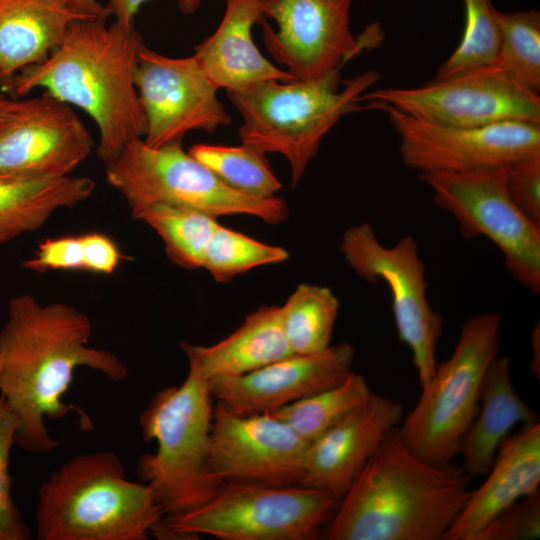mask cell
<instances>
[{"label":"cell","mask_w":540,"mask_h":540,"mask_svg":"<svg viewBox=\"0 0 540 540\" xmlns=\"http://www.w3.org/2000/svg\"><path fill=\"white\" fill-rule=\"evenodd\" d=\"M89 317L63 302L43 304L31 294L8 302L0 331V392L17 420L15 444L32 453H48L59 443L45 419H60L72 411L64 402L77 367H88L119 382L128 371L112 352L89 346Z\"/></svg>","instance_id":"obj_1"},{"label":"cell","mask_w":540,"mask_h":540,"mask_svg":"<svg viewBox=\"0 0 540 540\" xmlns=\"http://www.w3.org/2000/svg\"><path fill=\"white\" fill-rule=\"evenodd\" d=\"M141 34L117 21H73L60 45L44 61L13 78L8 92L22 98L37 88L84 111L99 133L97 157L103 162L133 140L143 138L146 122L135 84Z\"/></svg>","instance_id":"obj_2"},{"label":"cell","mask_w":540,"mask_h":540,"mask_svg":"<svg viewBox=\"0 0 540 540\" xmlns=\"http://www.w3.org/2000/svg\"><path fill=\"white\" fill-rule=\"evenodd\" d=\"M470 476L416 456L398 427L357 475L331 518L329 540H444L468 495Z\"/></svg>","instance_id":"obj_3"},{"label":"cell","mask_w":540,"mask_h":540,"mask_svg":"<svg viewBox=\"0 0 540 540\" xmlns=\"http://www.w3.org/2000/svg\"><path fill=\"white\" fill-rule=\"evenodd\" d=\"M164 515L151 487L126 478L110 451L79 454L50 473L36 504L38 540H147Z\"/></svg>","instance_id":"obj_4"},{"label":"cell","mask_w":540,"mask_h":540,"mask_svg":"<svg viewBox=\"0 0 540 540\" xmlns=\"http://www.w3.org/2000/svg\"><path fill=\"white\" fill-rule=\"evenodd\" d=\"M380 78L374 70L344 81L341 68L315 80H263L226 91L239 112L243 144L284 156L295 187L323 137L348 113L361 110L360 97Z\"/></svg>","instance_id":"obj_5"},{"label":"cell","mask_w":540,"mask_h":540,"mask_svg":"<svg viewBox=\"0 0 540 540\" xmlns=\"http://www.w3.org/2000/svg\"><path fill=\"white\" fill-rule=\"evenodd\" d=\"M213 408L208 381L189 364L185 380L158 391L139 416L143 438L157 449L139 458L136 474L165 517L199 508L226 484L208 466Z\"/></svg>","instance_id":"obj_6"},{"label":"cell","mask_w":540,"mask_h":540,"mask_svg":"<svg viewBox=\"0 0 540 540\" xmlns=\"http://www.w3.org/2000/svg\"><path fill=\"white\" fill-rule=\"evenodd\" d=\"M103 163L107 183L125 199L135 219L156 205L191 208L216 218L250 215L273 225L288 216L283 199L232 189L186 152L182 141L150 147L136 139Z\"/></svg>","instance_id":"obj_7"},{"label":"cell","mask_w":540,"mask_h":540,"mask_svg":"<svg viewBox=\"0 0 540 540\" xmlns=\"http://www.w3.org/2000/svg\"><path fill=\"white\" fill-rule=\"evenodd\" d=\"M501 319L497 313L468 318L451 354L436 367L421 396L398 426L405 445L419 458L446 465L475 417L485 374L497 357Z\"/></svg>","instance_id":"obj_8"},{"label":"cell","mask_w":540,"mask_h":540,"mask_svg":"<svg viewBox=\"0 0 540 540\" xmlns=\"http://www.w3.org/2000/svg\"><path fill=\"white\" fill-rule=\"evenodd\" d=\"M338 500L303 486L226 483L206 504L166 516L159 539L209 535L221 540H312L333 517Z\"/></svg>","instance_id":"obj_9"},{"label":"cell","mask_w":540,"mask_h":540,"mask_svg":"<svg viewBox=\"0 0 540 540\" xmlns=\"http://www.w3.org/2000/svg\"><path fill=\"white\" fill-rule=\"evenodd\" d=\"M509 166L468 172L419 173L433 203L456 221L464 239L483 236L501 251L504 266L520 285L540 292V224L527 217L506 189Z\"/></svg>","instance_id":"obj_10"},{"label":"cell","mask_w":540,"mask_h":540,"mask_svg":"<svg viewBox=\"0 0 540 540\" xmlns=\"http://www.w3.org/2000/svg\"><path fill=\"white\" fill-rule=\"evenodd\" d=\"M340 251L353 271L367 282L387 285L399 339L409 347L420 386L433 377L443 319L427 298L425 264L411 235L383 245L369 222L343 233Z\"/></svg>","instance_id":"obj_11"},{"label":"cell","mask_w":540,"mask_h":540,"mask_svg":"<svg viewBox=\"0 0 540 540\" xmlns=\"http://www.w3.org/2000/svg\"><path fill=\"white\" fill-rule=\"evenodd\" d=\"M353 0H262L258 25L272 59L296 80H315L382 42L379 23L350 30Z\"/></svg>","instance_id":"obj_12"},{"label":"cell","mask_w":540,"mask_h":540,"mask_svg":"<svg viewBox=\"0 0 540 540\" xmlns=\"http://www.w3.org/2000/svg\"><path fill=\"white\" fill-rule=\"evenodd\" d=\"M444 126L481 127L507 121L540 124L539 93L493 65L436 79L415 88H380L361 95Z\"/></svg>","instance_id":"obj_13"},{"label":"cell","mask_w":540,"mask_h":540,"mask_svg":"<svg viewBox=\"0 0 540 540\" xmlns=\"http://www.w3.org/2000/svg\"><path fill=\"white\" fill-rule=\"evenodd\" d=\"M399 137L403 163L419 173H468L500 167L540 154V124L507 121L481 127L430 123L383 104Z\"/></svg>","instance_id":"obj_14"},{"label":"cell","mask_w":540,"mask_h":540,"mask_svg":"<svg viewBox=\"0 0 540 540\" xmlns=\"http://www.w3.org/2000/svg\"><path fill=\"white\" fill-rule=\"evenodd\" d=\"M93 146L72 106L47 93L7 99L0 114V183L72 175Z\"/></svg>","instance_id":"obj_15"},{"label":"cell","mask_w":540,"mask_h":540,"mask_svg":"<svg viewBox=\"0 0 540 540\" xmlns=\"http://www.w3.org/2000/svg\"><path fill=\"white\" fill-rule=\"evenodd\" d=\"M135 84L146 122L142 140L150 147L182 141L194 130L214 133L232 122L219 88L193 55L170 57L143 44Z\"/></svg>","instance_id":"obj_16"},{"label":"cell","mask_w":540,"mask_h":540,"mask_svg":"<svg viewBox=\"0 0 540 540\" xmlns=\"http://www.w3.org/2000/svg\"><path fill=\"white\" fill-rule=\"evenodd\" d=\"M309 444L268 413L239 414L216 402L208 466L226 483L298 485Z\"/></svg>","instance_id":"obj_17"},{"label":"cell","mask_w":540,"mask_h":540,"mask_svg":"<svg viewBox=\"0 0 540 540\" xmlns=\"http://www.w3.org/2000/svg\"><path fill=\"white\" fill-rule=\"evenodd\" d=\"M354 353L342 342L314 354H292L243 375L210 379V392L235 413H270L341 382L352 372Z\"/></svg>","instance_id":"obj_18"},{"label":"cell","mask_w":540,"mask_h":540,"mask_svg":"<svg viewBox=\"0 0 540 540\" xmlns=\"http://www.w3.org/2000/svg\"><path fill=\"white\" fill-rule=\"evenodd\" d=\"M402 419L399 402L371 393L349 417L309 444L299 485L325 491L339 501Z\"/></svg>","instance_id":"obj_19"},{"label":"cell","mask_w":540,"mask_h":540,"mask_svg":"<svg viewBox=\"0 0 540 540\" xmlns=\"http://www.w3.org/2000/svg\"><path fill=\"white\" fill-rule=\"evenodd\" d=\"M486 480L468 498L444 540H477L502 512L539 492L540 424H524L501 444Z\"/></svg>","instance_id":"obj_20"},{"label":"cell","mask_w":540,"mask_h":540,"mask_svg":"<svg viewBox=\"0 0 540 540\" xmlns=\"http://www.w3.org/2000/svg\"><path fill=\"white\" fill-rule=\"evenodd\" d=\"M263 18L262 0H225L216 31L194 47L192 55L219 89L235 90L269 79L296 80L256 46L252 29Z\"/></svg>","instance_id":"obj_21"},{"label":"cell","mask_w":540,"mask_h":540,"mask_svg":"<svg viewBox=\"0 0 540 540\" xmlns=\"http://www.w3.org/2000/svg\"><path fill=\"white\" fill-rule=\"evenodd\" d=\"M85 18L90 17L72 11L65 0H0L2 89L8 92L19 71L47 59L69 25Z\"/></svg>","instance_id":"obj_22"},{"label":"cell","mask_w":540,"mask_h":540,"mask_svg":"<svg viewBox=\"0 0 540 540\" xmlns=\"http://www.w3.org/2000/svg\"><path fill=\"white\" fill-rule=\"evenodd\" d=\"M188 364L208 381L239 376L292 355L281 324L280 306H261L221 341L210 345L181 343Z\"/></svg>","instance_id":"obj_23"},{"label":"cell","mask_w":540,"mask_h":540,"mask_svg":"<svg viewBox=\"0 0 540 540\" xmlns=\"http://www.w3.org/2000/svg\"><path fill=\"white\" fill-rule=\"evenodd\" d=\"M536 420L513 387L509 359L497 356L485 374L478 411L460 441L461 467L470 477L486 475L512 427Z\"/></svg>","instance_id":"obj_24"},{"label":"cell","mask_w":540,"mask_h":540,"mask_svg":"<svg viewBox=\"0 0 540 540\" xmlns=\"http://www.w3.org/2000/svg\"><path fill=\"white\" fill-rule=\"evenodd\" d=\"M95 182L87 176L0 183V244L39 230L60 209L87 200Z\"/></svg>","instance_id":"obj_25"},{"label":"cell","mask_w":540,"mask_h":540,"mask_svg":"<svg viewBox=\"0 0 540 540\" xmlns=\"http://www.w3.org/2000/svg\"><path fill=\"white\" fill-rule=\"evenodd\" d=\"M371 393L366 379L352 371L338 384L268 414L288 424L311 443L349 417Z\"/></svg>","instance_id":"obj_26"},{"label":"cell","mask_w":540,"mask_h":540,"mask_svg":"<svg viewBox=\"0 0 540 540\" xmlns=\"http://www.w3.org/2000/svg\"><path fill=\"white\" fill-rule=\"evenodd\" d=\"M280 309L282 329L293 354H314L331 345L339 301L330 288L300 284Z\"/></svg>","instance_id":"obj_27"},{"label":"cell","mask_w":540,"mask_h":540,"mask_svg":"<svg viewBox=\"0 0 540 540\" xmlns=\"http://www.w3.org/2000/svg\"><path fill=\"white\" fill-rule=\"evenodd\" d=\"M136 219L159 235L170 261L186 270L202 268L207 246L219 225L214 216L171 205L150 207Z\"/></svg>","instance_id":"obj_28"},{"label":"cell","mask_w":540,"mask_h":540,"mask_svg":"<svg viewBox=\"0 0 540 540\" xmlns=\"http://www.w3.org/2000/svg\"><path fill=\"white\" fill-rule=\"evenodd\" d=\"M188 152L227 186L241 193L272 197L282 188L266 154L253 146L195 144Z\"/></svg>","instance_id":"obj_29"},{"label":"cell","mask_w":540,"mask_h":540,"mask_svg":"<svg viewBox=\"0 0 540 540\" xmlns=\"http://www.w3.org/2000/svg\"><path fill=\"white\" fill-rule=\"evenodd\" d=\"M500 44L493 66L521 84L540 91V12L495 10Z\"/></svg>","instance_id":"obj_30"},{"label":"cell","mask_w":540,"mask_h":540,"mask_svg":"<svg viewBox=\"0 0 540 540\" xmlns=\"http://www.w3.org/2000/svg\"><path fill=\"white\" fill-rule=\"evenodd\" d=\"M122 256L112 239L101 233L49 238L42 241L23 267L34 272L82 270L111 274Z\"/></svg>","instance_id":"obj_31"},{"label":"cell","mask_w":540,"mask_h":540,"mask_svg":"<svg viewBox=\"0 0 540 540\" xmlns=\"http://www.w3.org/2000/svg\"><path fill=\"white\" fill-rule=\"evenodd\" d=\"M288 252L233 229L218 225L207 246L202 268L220 283L255 267L277 264L287 260Z\"/></svg>","instance_id":"obj_32"},{"label":"cell","mask_w":540,"mask_h":540,"mask_svg":"<svg viewBox=\"0 0 540 540\" xmlns=\"http://www.w3.org/2000/svg\"><path fill=\"white\" fill-rule=\"evenodd\" d=\"M463 4L465 26L461 41L453 53L439 66L436 79L489 66L496 59L500 34L492 0H463Z\"/></svg>","instance_id":"obj_33"},{"label":"cell","mask_w":540,"mask_h":540,"mask_svg":"<svg viewBox=\"0 0 540 540\" xmlns=\"http://www.w3.org/2000/svg\"><path fill=\"white\" fill-rule=\"evenodd\" d=\"M17 420L0 396V540H28L31 531L12 496L9 456L15 444Z\"/></svg>","instance_id":"obj_34"},{"label":"cell","mask_w":540,"mask_h":540,"mask_svg":"<svg viewBox=\"0 0 540 540\" xmlns=\"http://www.w3.org/2000/svg\"><path fill=\"white\" fill-rule=\"evenodd\" d=\"M539 535L540 495L537 492L498 515L477 540H530Z\"/></svg>","instance_id":"obj_35"},{"label":"cell","mask_w":540,"mask_h":540,"mask_svg":"<svg viewBox=\"0 0 540 540\" xmlns=\"http://www.w3.org/2000/svg\"><path fill=\"white\" fill-rule=\"evenodd\" d=\"M506 189L514 204L540 224V154L509 166Z\"/></svg>","instance_id":"obj_36"},{"label":"cell","mask_w":540,"mask_h":540,"mask_svg":"<svg viewBox=\"0 0 540 540\" xmlns=\"http://www.w3.org/2000/svg\"><path fill=\"white\" fill-rule=\"evenodd\" d=\"M149 0H108L105 8L109 16H113L115 21L125 27H134L135 15L139 12L140 7Z\"/></svg>","instance_id":"obj_37"},{"label":"cell","mask_w":540,"mask_h":540,"mask_svg":"<svg viewBox=\"0 0 540 540\" xmlns=\"http://www.w3.org/2000/svg\"><path fill=\"white\" fill-rule=\"evenodd\" d=\"M67 6L77 14L90 18L107 19L109 13L97 0H65Z\"/></svg>","instance_id":"obj_38"},{"label":"cell","mask_w":540,"mask_h":540,"mask_svg":"<svg viewBox=\"0 0 540 540\" xmlns=\"http://www.w3.org/2000/svg\"><path fill=\"white\" fill-rule=\"evenodd\" d=\"M532 360L530 363L531 373L539 378L540 376V329L539 324L535 325L531 331Z\"/></svg>","instance_id":"obj_39"},{"label":"cell","mask_w":540,"mask_h":540,"mask_svg":"<svg viewBox=\"0 0 540 540\" xmlns=\"http://www.w3.org/2000/svg\"><path fill=\"white\" fill-rule=\"evenodd\" d=\"M201 2L202 0H177V5L182 14L190 15L196 12Z\"/></svg>","instance_id":"obj_40"},{"label":"cell","mask_w":540,"mask_h":540,"mask_svg":"<svg viewBox=\"0 0 540 540\" xmlns=\"http://www.w3.org/2000/svg\"><path fill=\"white\" fill-rule=\"evenodd\" d=\"M8 98H6L2 93H0V114Z\"/></svg>","instance_id":"obj_41"},{"label":"cell","mask_w":540,"mask_h":540,"mask_svg":"<svg viewBox=\"0 0 540 540\" xmlns=\"http://www.w3.org/2000/svg\"><path fill=\"white\" fill-rule=\"evenodd\" d=\"M0 371H1V361H0Z\"/></svg>","instance_id":"obj_42"}]
</instances>
